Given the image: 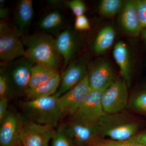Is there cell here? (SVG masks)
Wrapping results in <instances>:
<instances>
[{
    "label": "cell",
    "instance_id": "obj_1",
    "mask_svg": "<svg viewBox=\"0 0 146 146\" xmlns=\"http://www.w3.org/2000/svg\"><path fill=\"white\" fill-rule=\"evenodd\" d=\"M22 41L25 51V57L34 64L57 70L62 57L56 46L55 38L52 35L34 33L25 36Z\"/></svg>",
    "mask_w": 146,
    "mask_h": 146
},
{
    "label": "cell",
    "instance_id": "obj_2",
    "mask_svg": "<svg viewBox=\"0 0 146 146\" xmlns=\"http://www.w3.org/2000/svg\"><path fill=\"white\" fill-rule=\"evenodd\" d=\"M55 95L29 100L21 103L23 111L30 121L42 125H52L55 127L63 118Z\"/></svg>",
    "mask_w": 146,
    "mask_h": 146
},
{
    "label": "cell",
    "instance_id": "obj_3",
    "mask_svg": "<svg viewBox=\"0 0 146 146\" xmlns=\"http://www.w3.org/2000/svg\"><path fill=\"white\" fill-rule=\"evenodd\" d=\"M105 114L99 123L100 135L112 141L122 142L129 140L140 128L141 125L125 113Z\"/></svg>",
    "mask_w": 146,
    "mask_h": 146
},
{
    "label": "cell",
    "instance_id": "obj_4",
    "mask_svg": "<svg viewBox=\"0 0 146 146\" xmlns=\"http://www.w3.org/2000/svg\"><path fill=\"white\" fill-rule=\"evenodd\" d=\"M15 29L11 28L5 21L0 24V59L2 66L24 57L25 51L23 41Z\"/></svg>",
    "mask_w": 146,
    "mask_h": 146
},
{
    "label": "cell",
    "instance_id": "obj_5",
    "mask_svg": "<svg viewBox=\"0 0 146 146\" xmlns=\"http://www.w3.org/2000/svg\"><path fill=\"white\" fill-rule=\"evenodd\" d=\"M127 84L124 79H118L103 94L102 102L105 114L121 112L128 105Z\"/></svg>",
    "mask_w": 146,
    "mask_h": 146
},
{
    "label": "cell",
    "instance_id": "obj_6",
    "mask_svg": "<svg viewBox=\"0 0 146 146\" xmlns=\"http://www.w3.org/2000/svg\"><path fill=\"white\" fill-rule=\"evenodd\" d=\"M106 89H89L80 107L72 118L91 124L98 125L105 114L102 99Z\"/></svg>",
    "mask_w": 146,
    "mask_h": 146
},
{
    "label": "cell",
    "instance_id": "obj_7",
    "mask_svg": "<svg viewBox=\"0 0 146 146\" xmlns=\"http://www.w3.org/2000/svg\"><path fill=\"white\" fill-rule=\"evenodd\" d=\"M34 65L32 61L24 56L2 66L13 90L19 93L25 94L29 89L31 69Z\"/></svg>",
    "mask_w": 146,
    "mask_h": 146
},
{
    "label": "cell",
    "instance_id": "obj_8",
    "mask_svg": "<svg viewBox=\"0 0 146 146\" xmlns=\"http://www.w3.org/2000/svg\"><path fill=\"white\" fill-rule=\"evenodd\" d=\"M54 126L42 125L30 120L23 122L21 142L23 146H49L56 132Z\"/></svg>",
    "mask_w": 146,
    "mask_h": 146
},
{
    "label": "cell",
    "instance_id": "obj_9",
    "mask_svg": "<svg viewBox=\"0 0 146 146\" xmlns=\"http://www.w3.org/2000/svg\"><path fill=\"white\" fill-rule=\"evenodd\" d=\"M63 125L75 146H91L100 135L99 124H91L72 118Z\"/></svg>",
    "mask_w": 146,
    "mask_h": 146
},
{
    "label": "cell",
    "instance_id": "obj_10",
    "mask_svg": "<svg viewBox=\"0 0 146 146\" xmlns=\"http://www.w3.org/2000/svg\"><path fill=\"white\" fill-rule=\"evenodd\" d=\"M88 74L70 90L58 98V103L63 118L73 117L89 91Z\"/></svg>",
    "mask_w": 146,
    "mask_h": 146
},
{
    "label": "cell",
    "instance_id": "obj_11",
    "mask_svg": "<svg viewBox=\"0 0 146 146\" xmlns=\"http://www.w3.org/2000/svg\"><path fill=\"white\" fill-rule=\"evenodd\" d=\"M87 62L83 58L69 64L63 72L60 86L54 95L59 98L78 84L87 74Z\"/></svg>",
    "mask_w": 146,
    "mask_h": 146
},
{
    "label": "cell",
    "instance_id": "obj_12",
    "mask_svg": "<svg viewBox=\"0 0 146 146\" xmlns=\"http://www.w3.org/2000/svg\"><path fill=\"white\" fill-rule=\"evenodd\" d=\"M87 74L90 89H107L115 80L113 68L106 60L91 65Z\"/></svg>",
    "mask_w": 146,
    "mask_h": 146
},
{
    "label": "cell",
    "instance_id": "obj_13",
    "mask_svg": "<svg viewBox=\"0 0 146 146\" xmlns=\"http://www.w3.org/2000/svg\"><path fill=\"white\" fill-rule=\"evenodd\" d=\"M23 123V121L18 116L12 112H8L1 124V146H18L21 143Z\"/></svg>",
    "mask_w": 146,
    "mask_h": 146
},
{
    "label": "cell",
    "instance_id": "obj_14",
    "mask_svg": "<svg viewBox=\"0 0 146 146\" xmlns=\"http://www.w3.org/2000/svg\"><path fill=\"white\" fill-rule=\"evenodd\" d=\"M120 25L127 34L136 37L143 29L138 16L135 1H128L124 3L119 17Z\"/></svg>",
    "mask_w": 146,
    "mask_h": 146
},
{
    "label": "cell",
    "instance_id": "obj_15",
    "mask_svg": "<svg viewBox=\"0 0 146 146\" xmlns=\"http://www.w3.org/2000/svg\"><path fill=\"white\" fill-rule=\"evenodd\" d=\"M56 46L63 58L64 68L68 65L79 46V41L75 33L71 30L65 29L55 38Z\"/></svg>",
    "mask_w": 146,
    "mask_h": 146
},
{
    "label": "cell",
    "instance_id": "obj_16",
    "mask_svg": "<svg viewBox=\"0 0 146 146\" xmlns=\"http://www.w3.org/2000/svg\"><path fill=\"white\" fill-rule=\"evenodd\" d=\"M32 0H21L16 6L13 18V27L21 36L27 31L33 18Z\"/></svg>",
    "mask_w": 146,
    "mask_h": 146
},
{
    "label": "cell",
    "instance_id": "obj_17",
    "mask_svg": "<svg viewBox=\"0 0 146 146\" xmlns=\"http://www.w3.org/2000/svg\"><path fill=\"white\" fill-rule=\"evenodd\" d=\"M113 56L119 68L123 78L124 79L129 86L131 79L130 57L127 46L123 41H119L115 45Z\"/></svg>",
    "mask_w": 146,
    "mask_h": 146
},
{
    "label": "cell",
    "instance_id": "obj_18",
    "mask_svg": "<svg viewBox=\"0 0 146 146\" xmlns=\"http://www.w3.org/2000/svg\"><path fill=\"white\" fill-rule=\"evenodd\" d=\"M60 76L56 73L46 82L33 89H29L25 95L29 100L51 96L57 92L60 86Z\"/></svg>",
    "mask_w": 146,
    "mask_h": 146
},
{
    "label": "cell",
    "instance_id": "obj_19",
    "mask_svg": "<svg viewBox=\"0 0 146 146\" xmlns=\"http://www.w3.org/2000/svg\"><path fill=\"white\" fill-rule=\"evenodd\" d=\"M116 32L114 27L108 25L97 34L94 42L93 49L96 54H103L110 48L115 41Z\"/></svg>",
    "mask_w": 146,
    "mask_h": 146
},
{
    "label": "cell",
    "instance_id": "obj_20",
    "mask_svg": "<svg viewBox=\"0 0 146 146\" xmlns=\"http://www.w3.org/2000/svg\"><path fill=\"white\" fill-rule=\"evenodd\" d=\"M57 70L44 65L35 64L31 69L29 89H33L46 82L56 73Z\"/></svg>",
    "mask_w": 146,
    "mask_h": 146
},
{
    "label": "cell",
    "instance_id": "obj_21",
    "mask_svg": "<svg viewBox=\"0 0 146 146\" xmlns=\"http://www.w3.org/2000/svg\"><path fill=\"white\" fill-rule=\"evenodd\" d=\"M63 22V16L60 11H52L42 18L39 24V27L45 31H51L59 27Z\"/></svg>",
    "mask_w": 146,
    "mask_h": 146
},
{
    "label": "cell",
    "instance_id": "obj_22",
    "mask_svg": "<svg viewBox=\"0 0 146 146\" xmlns=\"http://www.w3.org/2000/svg\"><path fill=\"white\" fill-rule=\"evenodd\" d=\"M124 3L121 0H102L99 7L100 13L106 17H112L121 12Z\"/></svg>",
    "mask_w": 146,
    "mask_h": 146
},
{
    "label": "cell",
    "instance_id": "obj_23",
    "mask_svg": "<svg viewBox=\"0 0 146 146\" xmlns=\"http://www.w3.org/2000/svg\"><path fill=\"white\" fill-rule=\"evenodd\" d=\"M128 106L135 111L146 114V88L134 93Z\"/></svg>",
    "mask_w": 146,
    "mask_h": 146
},
{
    "label": "cell",
    "instance_id": "obj_24",
    "mask_svg": "<svg viewBox=\"0 0 146 146\" xmlns=\"http://www.w3.org/2000/svg\"><path fill=\"white\" fill-rule=\"evenodd\" d=\"M52 140L51 146H75L63 124L56 129L55 133Z\"/></svg>",
    "mask_w": 146,
    "mask_h": 146
},
{
    "label": "cell",
    "instance_id": "obj_25",
    "mask_svg": "<svg viewBox=\"0 0 146 146\" xmlns=\"http://www.w3.org/2000/svg\"><path fill=\"white\" fill-rule=\"evenodd\" d=\"M11 86L7 74L3 67H2L0 74V98L7 97Z\"/></svg>",
    "mask_w": 146,
    "mask_h": 146
},
{
    "label": "cell",
    "instance_id": "obj_26",
    "mask_svg": "<svg viewBox=\"0 0 146 146\" xmlns=\"http://www.w3.org/2000/svg\"><path fill=\"white\" fill-rule=\"evenodd\" d=\"M66 5L70 8L76 17L84 15L86 7L85 3L81 0H72L67 2Z\"/></svg>",
    "mask_w": 146,
    "mask_h": 146
},
{
    "label": "cell",
    "instance_id": "obj_27",
    "mask_svg": "<svg viewBox=\"0 0 146 146\" xmlns=\"http://www.w3.org/2000/svg\"><path fill=\"white\" fill-rule=\"evenodd\" d=\"M75 29L79 31H86L91 29L89 19L85 15L76 17L74 23Z\"/></svg>",
    "mask_w": 146,
    "mask_h": 146
},
{
    "label": "cell",
    "instance_id": "obj_28",
    "mask_svg": "<svg viewBox=\"0 0 146 146\" xmlns=\"http://www.w3.org/2000/svg\"><path fill=\"white\" fill-rule=\"evenodd\" d=\"M138 16L143 28H146V3L145 1H135Z\"/></svg>",
    "mask_w": 146,
    "mask_h": 146
},
{
    "label": "cell",
    "instance_id": "obj_29",
    "mask_svg": "<svg viewBox=\"0 0 146 146\" xmlns=\"http://www.w3.org/2000/svg\"><path fill=\"white\" fill-rule=\"evenodd\" d=\"M8 100L7 97L0 98V123H2L8 115Z\"/></svg>",
    "mask_w": 146,
    "mask_h": 146
},
{
    "label": "cell",
    "instance_id": "obj_30",
    "mask_svg": "<svg viewBox=\"0 0 146 146\" xmlns=\"http://www.w3.org/2000/svg\"><path fill=\"white\" fill-rule=\"evenodd\" d=\"M108 142L112 146H146L142 144L128 141H122V142L108 141Z\"/></svg>",
    "mask_w": 146,
    "mask_h": 146
},
{
    "label": "cell",
    "instance_id": "obj_31",
    "mask_svg": "<svg viewBox=\"0 0 146 146\" xmlns=\"http://www.w3.org/2000/svg\"><path fill=\"white\" fill-rule=\"evenodd\" d=\"M127 141L138 143L146 146V132L136 134Z\"/></svg>",
    "mask_w": 146,
    "mask_h": 146
},
{
    "label": "cell",
    "instance_id": "obj_32",
    "mask_svg": "<svg viewBox=\"0 0 146 146\" xmlns=\"http://www.w3.org/2000/svg\"><path fill=\"white\" fill-rule=\"evenodd\" d=\"M9 16V11L8 9L5 8L3 6H1L0 9V17L1 19H4L7 18Z\"/></svg>",
    "mask_w": 146,
    "mask_h": 146
},
{
    "label": "cell",
    "instance_id": "obj_33",
    "mask_svg": "<svg viewBox=\"0 0 146 146\" xmlns=\"http://www.w3.org/2000/svg\"><path fill=\"white\" fill-rule=\"evenodd\" d=\"M90 146H112L110 145L107 141L99 142L96 141Z\"/></svg>",
    "mask_w": 146,
    "mask_h": 146
},
{
    "label": "cell",
    "instance_id": "obj_34",
    "mask_svg": "<svg viewBox=\"0 0 146 146\" xmlns=\"http://www.w3.org/2000/svg\"><path fill=\"white\" fill-rule=\"evenodd\" d=\"M141 37L146 44V28L143 29L141 33Z\"/></svg>",
    "mask_w": 146,
    "mask_h": 146
},
{
    "label": "cell",
    "instance_id": "obj_35",
    "mask_svg": "<svg viewBox=\"0 0 146 146\" xmlns=\"http://www.w3.org/2000/svg\"><path fill=\"white\" fill-rule=\"evenodd\" d=\"M18 146H22V144H21H21H20V145H19Z\"/></svg>",
    "mask_w": 146,
    "mask_h": 146
},
{
    "label": "cell",
    "instance_id": "obj_36",
    "mask_svg": "<svg viewBox=\"0 0 146 146\" xmlns=\"http://www.w3.org/2000/svg\"><path fill=\"white\" fill-rule=\"evenodd\" d=\"M145 1L146 3V0H145Z\"/></svg>",
    "mask_w": 146,
    "mask_h": 146
},
{
    "label": "cell",
    "instance_id": "obj_37",
    "mask_svg": "<svg viewBox=\"0 0 146 146\" xmlns=\"http://www.w3.org/2000/svg\"><path fill=\"white\" fill-rule=\"evenodd\" d=\"M107 142H108V141H107Z\"/></svg>",
    "mask_w": 146,
    "mask_h": 146
}]
</instances>
